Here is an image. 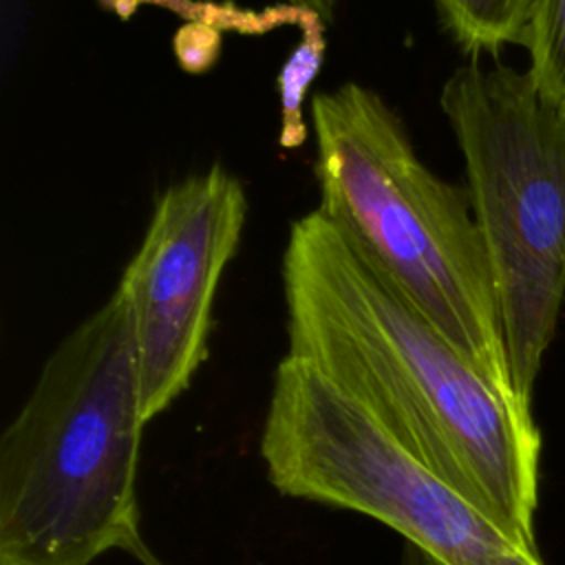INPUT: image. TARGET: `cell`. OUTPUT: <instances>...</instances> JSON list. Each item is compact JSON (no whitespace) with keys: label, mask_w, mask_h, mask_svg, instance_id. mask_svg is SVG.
<instances>
[{"label":"cell","mask_w":565,"mask_h":565,"mask_svg":"<svg viewBox=\"0 0 565 565\" xmlns=\"http://www.w3.org/2000/svg\"><path fill=\"white\" fill-rule=\"evenodd\" d=\"M282 294L287 355L534 547L541 435L530 406L501 393L318 210L289 227Z\"/></svg>","instance_id":"1"},{"label":"cell","mask_w":565,"mask_h":565,"mask_svg":"<svg viewBox=\"0 0 565 565\" xmlns=\"http://www.w3.org/2000/svg\"><path fill=\"white\" fill-rule=\"evenodd\" d=\"M143 413L132 316L115 287L51 351L0 439V565H93L139 543Z\"/></svg>","instance_id":"2"},{"label":"cell","mask_w":565,"mask_h":565,"mask_svg":"<svg viewBox=\"0 0 565 565\" xmlns=\"http://www.w3.org/2000/svg\"><path fill=\"white\" fill-rule=\"evenodd\" d=\"M309 117L316 210L501 393L519 399L468 188L433 172L402 117L364 84L320 90Z\"/></svg>","instance_id":"3"},{"label":"cell","mask_w":565,"mask_h":565,"mask_svg":"<svg viewBox=\"0 0 565 565\" xmlns=\"http://www.w3.org/2000/svg\"><path fill=\"white\" fill-rule=\"evenodd\" d=\"M439 106L463 157L512 388L530 406L565 298V110L527 71L481 62L450 73Z\"/></svg>","instance_id":"4"},{"label":"cell","mask_w":565,"mask_h":565,"mask_svg":"<svg viewBox=\"0 0 565 565\" xmlns=\"http://www.w3.org/2000/svg\"><path fill=\"white\" fill-rule=\"evenodd\" d=\"M260 457L280 494L371 516L413 543L426 565H543L534 547L294 355L274 373Z\"/></svg>","instance_id":"5"},{"label":"cell","mask_w":565,"mask_h":565,"mask_svg":"<svg viewBox=\"0 0 565 565\" xmlns=\"http://www.w3.org/2000/svg\"><path fill=\"white\" fill-rule=\"evenodd\" d=\"M243 181L223 166L168 185L117 289L126 296L148 422L163 413L207 358L212 309L245 221Z\"/></svg>","instance_id":"6"},{"label":"cell","mask_w":565,"mask_h":565,"mask_svg":"<svg viewBox=\"0 0 565 565\" xmlns=\"http://www.w3.org/2000/svg\"><path fill=\"white\" fill-rule=\"evenodd\" d=\"M441 26L470 55H497L521 44L527 0H433Z\"/></svg>","instance_id":"7"},{"label":"cell","mask_w":565,"mask_h":565,"mask_svg":"<svg viewBox=\"0 0 565 565\" xmlns=\"http://www.w3.org/2000/svg\"><path fill=\"white\" fill-rule=\"evenodd\" d=\"M302 35L282 62L276 88H278V106H280V128H278V146L282 150H298L309 135L307 115H305V99L307 93L318 77L327 38H324V18L318 11H307L302 22L298 24Z\"/></svg>","instance_id":"8"},{"label":"cell","mask_w":565,"mask_h":565,"mask_svg":"<svg viewBox=\"0 0 565 565\" xmlns=\"http://www.w3.org/2000/svg\"><path fill=\"white\" fill-rule=\"evenodd\" d=\"M521 44L530 53L532 82L565 110V0H527Z\"/></svg>","instance_id":"9"},{"label":"cell","mask_w":565,"mask_h":565,"mask_svg":"<svg viewBox=\"0 0 565 565\" xmlns=\"http://www.w3.org/2000/svg\"><path fill=\"white\" fill-rule=\"evenodd\" d=\"M287 4H294V7H305V9H313V11H318L324 20L333 13V9H335V4L340 2V0H285Z\"/></svg>","instance_id":"10"}]
</instances>
